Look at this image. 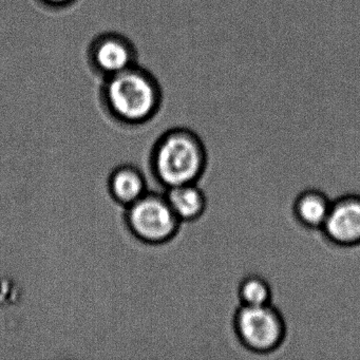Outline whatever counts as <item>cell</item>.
I'll use <instances>...</instances> for the list:
<instances>
[{
    "label": "cell",
    "instance_id": "8fae6325",
    "mask_svg": "<svg viewBox=\"0 0 360 360\" xmlns=\"http://www.w3.org/2000/svg\"><path fill=\"white\" fill-rule=\"evenodd\" d=\"M77 1L79 0H35V3L44 9L53 12L65 11L75 6Z\"/></svg>",
    "mask_w": 360,
    "mask_h": 360
},
{
    "label": "cell",
    "instance_id": "8992f818",
    "mask_svg": "<svg viewBox=\"0 0 360 360\" xmlns=\"http://www.w3.org/2000/svg\"><path fill=\"white\" fill-rule=\"evenodd\" d=\"M321 231L328 241L342 248L360 244V195H345L332 201Z\"/></svg>",
    "mask_w": 360,
    "mask_h": 360
},
{
    "label": "cell",
    "instance_id": "9c48e42d",
    "mask_svg": "<svg viewBox=\"0 0 360 360\" xmlns=\"http://www.w3.org/2000/svg\"><path fill=\"white\" fill-rule=\"evenodd\" d=\"M332 201L322 191H305L295 200L292 210L298 222L311 229H321L330 212Z\"/></svg>",
    "mask_w": 360,
    "mask_h": 360
},
{
    "label": "cell",
    "instance_id": "ba28073f",
    "mask_svg": "<svg viewBox=\"0 0 360 360\" xmlns=\"http://www.w3.org/2000/svg\"><path fill=\"white\" fill-rule=\"evenodd\" d=\"M109 187L113 198L127 207L150 191L146 176L139 168L129 165L113 172Z\"/></svg>",
    "mask_w": 360,
    "mask_h": 360
},
{
    "label": "cell",
    "instance_id": "52a82bcc",
    "mask_svg": "<svg viewBox=\"0 0 360 360\" xmlns=\"http://www.w3.org/2000/svg\"><path fill=\"white\" fill-rule=\"evenodd\" d=\"M166 199L181 222H191L203 214L206 197L197 183L178 185L166 189Z\"/></svg>",
    "mask_w": 360,
    "mask_h": 360
},
{
    "label": "cell",
    "instance_id": "6da1fadb",
    "mask_svg": "<svg viewBox=\"0 0 360 360\" xmlns=\"http://www.w3.org/2000/svg\"><path fill=\"white\" fill-rule=\"evenodd\" d=\"M164 92L158 77L136 65L119 75L102 79L98 89L101 112L119 132L140 131L161 111Z\"/></svg>",
    "mask_w": 360,
    "mask_h": 360
},
{
    "label": "cell",
    "instance_id": "277c9868",
    "mask_svg": "<svg viewBox=\"0 0 360 360\" xmlns=\"http://www.w3.org/2000/svg\"><path fill=\"white\" fill-rule=\"evenodd\" d=\"M240 342L255 353H269L283 342L285 322L280 311L269 303L260 307L241 305L233 319Z\"/></svg>",
    "mask_w": 360,
    "mask_h": 360
},
{
    "label": "cell",
    "instance_id": "3957f363",
    "mask_svg": "<svg viewBox=\"0 0 360 360\" xmlns=\"http://www.w3.org/2000/svg\"><path fill=\"white\" fill-rule=\"evenodd\" d=\"M127 221L139 240L159 248L176 237L182 223L161 191H148L128 206Z\"/></svg>",
    "mask_w": 360,
    "mask_h": 360
},
{
    "label": "cell",
    "instance_id": "5b68a950",
    "mask_svg": "<svg viewBox=\"0 0 360 360\" xmlns=\"http://www.w3.org/2000/svg\"><path fill=\"white\" fill-rule=\"evenodd\" d=\"M86 60L91 72L102 81L138 65L139 52L129 37L108 31L91 39L86 50Z\"/></svg>",
    "mask_w": 360,
    "mask_h": 360
},
{
    "label": "cell",
    "instance_id": "30bf717a",
    "mask_svg": "<svg viewBox=\"0 0 360 360\" xmlns=\"http://www.w3.org/2000/svg\"><path fill=\"white\" fill-rule=\"evenodd\" d=\"M271 288L269 282L258 275H250L240 282L238 288L241 305L260 307L269 304L271 301Z\"/></svg>",
    "mask_w": 360,
    "mask_h": 360
},
{
    "label": "cell",
    "instance_id": "7a4b0ae2",
    "mask_svg": "<svg viewBox=\"0 0 360 360\" xmlns=\"http://www.w3.org/2000/svg\"><path fill=\"white\" fill-rule=\"evenodd\" d=\"M206 149L199 136L186 127H174L153 142L150 167L155 182L167 189L197 183L206 166Z\"/></svg>",
    "mask_w": 360,
    "mask_h": 360
}]
</instances>
